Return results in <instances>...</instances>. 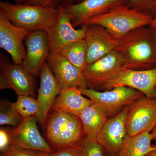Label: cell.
I'll return each mask as SVG.
<instances>
[{
    "label": "cell",
    "instance_id": "obj_1",
    "mask_svg": "<svg viewBox=\"0 0 156 156\" xmlns=\"http://www.w3.org/2000/svg\"><path fill=\"white\" fill-rule=\"evenodd\" d=\"M129 69L146 70L156 67L155 29L150 27L135 29L120 39L115 50Z\"/></svg>",
    "mask_w": 156,
    "mask_h": 156
},
{
    "label": "cell",
    "instance_id": "obj_2",
    "mask_svg": "<svg viewBox=\"0 0 156 156\" xmlns=\"http://www.w3.org/2000/svg\"><path fill=\"white\" fill-rule=\"evenodd\" d=\"M0 10L13 24L28 32L47 31L57 21L58 8L12 4L8 1L0 2Z\"/></svg>",
    "mask_w": 156,
    "mask_h": 156
},
{
    "label": "cell",
    "instance_id": "obj_3",
    "mask_svg": "<svg viewBox=\"0 0 156 156\" xmlns=\"http://www.w3.org/2000/svg\"><path fill=\"white\" fill-rule=\"evenodd\" d=\"M153 19L122 5L104 14L89 18L83 24L101 26L120 39L135 29L150 26Z\"/></svg>",
    "mask_w": 156,
    "mask_h": 156
},
{
    "label": "cell",
    "instance_id": "obj_4",
    "mask_svg": "<svg viewBox=\"0 0 156 156\" xmlns=\"http://www.w3.org/2000/svg\"><path fill=\"white\" fill-rule=\"evenodd\" d=\"M45 129L48 140L57 150L78 146L85 137L80 118L70 113L52 112L48 115Z\"/></svg>",
    "mask_w": 156,
    "mask_h": 156
},
{
    "label": "cell",
    "instance_id": "obj_5",
    "mask_svg": "<svg viewBox=\"0 0 156 156\" xmlns=\"http://www.w3.org/2000/svg\"><path fill=\"white\" fill-rule=\"evenodd\" d=\"M122 86L138 90L149 98H156V67L146 70L123 68L105 83L101 89L109 90Z\"/></svg>",
    "mask_w": 156,
    "mask_h": 156
},
{
    "label": "cell",
    "instance_id": "obj_6",
    "mask_svg": "<svg viewBox=\"0 0 156 156\" xmlns=\"http://www.w3.org/2000/svg\"><path fill=\"white\" fill-rule=\"evenodd\" d=\"M79 89L82 95L89 98L92 103L100 106L108 115L117 111L122 107L131 105L144 95L138 90L123 86L104 92L88 88Z\"/></svg>",
    "mask_w": 156,
    "mask_h": 156
},
{
    "label": "cell",
    "instance_id": "obj_7",
    "mask_svg": "<svg viewBox=\"0 0 156 156\" xmlns=\"http://www.w3.org/2000/svg\"><path fill=\"white\" fill-rule=\"evenodd\" d=\"M87 27V25L83 24L80 28H75L69 13L63 6H60L57 21L46 31L50 43V55L59 54L66 46L85 38Z\"/></svg>",
    "mask_w": 156,
    "mask_h": 156
},
{
    "label": "cell",
    "instance_id": "obj_8",
    "mask_svg": "<svg viewBox=\"0 0 156 156\" xmlns=\"http://www.w3.org/2000/svg\"><path fill=\"white\" fill-rule=\"evenodd\" d=\"M0 89H11L18 95L34 94V76L22 64L11 62L4 54L0 55Z\"/></svg>",
    "mask_w": 156,
    "mask_h": 156
},
{
    "label": "cell",
    "instance_id": "obj_9",
    "mask_svg": "<svg viewBox=\"0 0 156 156\" xmlns=\"http://www.w3.org/2000/svg\"><path fill=\"white\" fill-rule=\"evenodd\" d=\"M123 68H126L125 62L116 50L87 65L83 72L87 88L95 90L101 88L105 83Z\"/></svg>",
    "mask_w": 156,
    "mask_h": 156
},
{
    "label": "cell",
    "instance_id": "obj_10",
    "mask_svg": "<svg viewBox=\"0 0 156 156\" xmlns=\"http://www.w3.org/2000/svg\"><path fill=\"white\" fill-rule=\"evenodd\" d=\"M156 126V98L142 97L129 105L126 121L128 135L151 132Z\"/></svg>",
    "mask_w": 156,
    "mask_h": 156
},
{
    "label": "cell",
    "instance_id": "obj_11",
    "mask_svg": "<svg viewBox=\"0 0 156 156\" xmlns=\"http://www.w3.org/2000/svg\"><path fill=\"white\" fill-rule=\"evenodd\" d=\"M29 32L14 25L0 10V48L11 56L16 64H22L26 55L23 41Z\"/></svg>",
    "mask_w": 156,
    "mask_h": 156
},
{
    "label": "cell",
    "instance_id": "obj_12",
    "mask_svg": "<svg viewBox=\"0 0 156 156\" xmlns=\"http://www.w3.org/2000/svg\"><path fill=\"white\" fill-rule=\"evenodd\" d=\"M24 42L26 55L22 65L34 76L40 73L50 55L48 34L45 31L29 32Z\"/></svg>",
    "mask_w": 156,
    "mask_h": 156
},
{
    "label": "cell",
    "instance_id": "obj_13",
    "mask_svg": "<svg viewBox=\"0 0 156 156\" xmlns=\"http://www.w3.org/2000/svg\"><path fill=\"white\" fill-rule=\"evenodd\" d=\"M36 115L23 119L10 133L11 144L23 148L51 154L54 152L40 134Z\"/></svg>",
    "mask_w": 156,
    "mask_h": 156
},
{
    "label": "cell",
    "instance_id": "obj_14",
    "mask_svg": "<svg viewBox=\"0 0 156 156\" xmlns=\"http://www.w3.org/2000/svg\"><path fill=\"white\" fill-rule=\"evenodd\" d=\"M87 26L84 39L87 43L88 65L115 50L119 44L120 39L117 38L101 26Z\"/></svg>",
    "mask_w": 156,
    "mask_h": 156
},
{
    "label": "cell",
    "instance_id": "obj_15",
    "mask_svg": "<svg viewBox=\"0 0 156 156\" xmlns=\"http://www.w3.org/2000/svg\"><path fill=\"white\" fill-rule=\"evenodd\" d=\"M39 73L40 85L37 99L39 110L36 116L45 129L49 112L62 89L47 62L43 66Z\"/></svg>",
    "mask_w": 156,
    "mask_h": 156
},
{
    "label": "cell",
    "instance_id": "obj_16",
    "mask_svg": "<svg viewBox=\"0 0 156 156\" xmlns=\"http://www.w3.org/2000/svg\"><path fill=\"white\" fill-rule=\"evenodd\" d=\"M129 109V106L108 119L96 137L97 141L109 153L117 154L127 136L126 121Z\"/></svg>",
    "mask_w": 156,
    "mask_h": 156
},
{
    "label": "cell",
    "instance_id": "obj_17",
    "mask_svg": "<svg viewBox=\"0 0 156 156\" xmlns=\"http://www.w3.org/2000/svg\"><path fill=\"white\" fill-rule=\"evenodd\" d=\"M123 3L124 0H85L62 6L69 13L73 25L76 28L89 18L104 14Z\"/></svg>",
    "mask_w": 156,
    "mask_h": 156
},
{
    "label": "cell",
    "instance_id": "obj_18",
    "mask_svg": "<svg viewBox=\"0 0 156 156\" xmlns=\"http://www.w3.org/2000/svg\"><path fill=\"white\" fill-rule=\"evenodd\" d=\"M61 89L87 88L83 71L60 54L50 55L47 61Z\"/></svg>",
    "mask_w": 156,
    "mask_h": 156
},
{
    "label": "cell",
    "instance_id": "obj_19",
    "mask_svg": "<svg viewBox=\"0 0 156 156\" xmlns=\"http://www.w3.org/2000/svg\"><path fill=\"white\" fill-rule=\"evenodd\" d=\"M78 87L63 88L54 101L51 110L73 114L79 116L81 112L92 103L83 96Z\"/></svg>",
    "mask_w": 156,
    "mask_h": 156
},
{
    "label": "cell",
    "instance_id": "obj_20",
    "mask_svg": "<svg viewBox=\"0 0 156 156\" xmlns=\"http://www.w3.org/2000/svg\"><path fill=\"white\" fill-rule=\"evenodd\" d=\"M108 115L106 112L95 104L92 103L83 111L79 117L82 122L87 140L96 139L101 128L106 122Z\"/></svg>",
    "mask_w": 156,
    "mask_h": 156
},
{
    "label": "cell",
    "instance_id": "obj_21",
    "mask_svg": "<svg viewBox=\"0 0 156 156\" xmlns=\"http://www.w3.org/2000/svg\"><path fill=\"white\" fill-rule=\"evenodd\" d=\"M150 132H142L134 136L127 134L116 156H146L154 151Z\"/></svg>",
    "mask_w": 156,
    "mask_h": 156
},
{
    "label": "cell",
    "instance_id": "obj_22",
    "mask_svg": "<svg viewBox=\"0 0 156 156\" xmlns=\"http://www.w3.org/2000/svg\"><path fill=\"white\" fill-rule=\"evenodd\" d=\"M87 46L85 39L66 46L59 54L67 58L74 66L83 71L87 66Z\"/></svg>",
    "mask_w": 156,
    "mask_h": 156
},
{
    "label": "cell",
    "instance_id": "obj_23",
    "mask_svg": "<svg viewBox=\"0 0 156 156\" xmlns=\"http://www.w3.org/2000/svg\"><path fill=\"white\" fill-rule=\"evenodd\" d=\"M13 105L23 119L37 116L38 113L39 105L37 101L30 95H18L17 101Z\"/></svg>",
    "mask_w": 156,
    "mask_h": 156
},
{
    "label": "cell",
    "instance_id": "obj_24",
    "mask_svg": "<svg viewBox=\"0 0 156 156\" xmlns=\"http://www.w3.org/2000/svg\"><path fill=\"white\" fill-rule=\"evenodd\" d=\"M23 120L14 107L13 103L8 101H1L0 105V125L19 126Z\"/></svg>",
    "mask_w": 156,
    "mask_h": 156
},
{
    "label": "cell",
    "instance_id": "obj_25",
    "mask_svg": "<svg viewBox=\"0 0 156 156\" xmlns=\"http://www.w3.org/2000/svg\"><path fill=\"white\" fill-rule=\"evenodd\" d=\"M123 5L153 18L156 17V0H124Z\"/></svg>",
    "mask_w": 156,
    "mask_h": 156
},
{
    "label": "cell",
    "instance_id": "obj_26",
    "mask_svg": "<svg viewBox=\"0 0 156 156\" xmlns=\"http://www.w3.org/2000/svg\"><path fill=\"white\" fill-rule=\"evenodd\" d=\"M78 146L83 156H104L103 147L96 139L89 140L85 137Z\"/></svg>",
    "mask_w": 156,
    "mask_h": 156
},
{
    "label": "cell",
    "instance_id": "obj_27",
    "mask_svg": "<svg viewBox=\"0 0 156 156\" xmlns=\"http://www.w3.org/2000/svg\"><path fill=\"white\" fill-rule=\"evenodd\" d=\"M41 153L37 151L23 148L17 146L10 144L2 152L1 156H39Z\"/></svg>",
    "mask_w": 156,
    "mask_h": 156
},
{
    "label": "cell",
    "instance_id": "obj_28",
    "mask_svg": "<svg viewBox=\"0 0 156 156\" xmlns=\"http://www.w3.org/2000/svg\"><path fill=\"white\" fill-rule=\"evenodd\" d=\"M17 4L58 8L62 5L64 0H14Z\"/></svg>",
    "mask_w": 156,
    "mask_h": 156
},
{
    "label": "cell",
    "instance_id": "obj_29",
    "mask_svg": "<svg viewBox=\"0 0 156 156\" xmlns=\"http://www.w3.org/2000/svg\"><path fill=\"white\" fill-rule=\"evenodd\" d=\"M49 156H83L81 149L78 146L68 147L57 150L50 154Z\"/></svg>",
    "mask_w": 156,
    "mask_h": 156
},
{
    "label": "cell",
    "instance_id": "obj_30",
    "mask_svg": "<svg viewBox=\"0 0 156 156\" xmlns=\"http://www.w3.org/2000/svg\"><path fill=\"white\" fill-rule=\"evenodd\" d=\"M11 144L10 133L5 129L0 130V150L2 152Z\"/></svg>",
    "mask_w": 156,
    "mask_h": 156
},
{
    "label": "cell",
    "instance_id": "obj_31",
    "mask_svg": "<svg viewBox=\"0 0 156 156\" xmlns=\"http://www.w3.org/2000/svg\"><path fill=\"white\" fill-rule=\"evenodd\" d=\"M84 1L85 0H64V3L62 5H70V4H77Z\"/></svg>",
    "mask_w": 156,
    "mask_h": 156
},
{
    "label": "cell",
    "instance_id": "obj_32",
    "mask_svg": "<svg viewBox=\"0 0 156 156\" xmlns=\"http://www.w3.org/2000/svg\"><path fill=\"white\" fill-rule=\"evenodd\" d=\"M151 134L152 136L153 140H156V126L151 132Z\"/></svg>",
    "mask_w": 156,
    "mask_h": 156
},
{
    "label": "cell",
    "instance_id": "obj_33",
    "mask_svg": "<svg viewBox=\"0 0 156 156\" xmlns=\"http://www.w3.org/2000/svg\"><path fill=\"white\" fill-rule=\"evenodd\" d=\"M149 27H150L151 28L156 29V17H155L153 20L152 21V23Z\"/></svg>",
    "mask_w": 156,
    "mask_h": 156
},
{
    "label": "cell",
    "instance_id": "obj_34",
    "mask_svg": "<svg viewBox=\"0 0 156 156\" xmlns=\"http://www.w3.org/2000/svg\"><path fill=\"white\" fill-rule=\"evenodd\" d=\"M147 156H156V151L151 152L149 154H148Z\"/></svg>",
    "mask_w": 156,
    "mask_h": 156
},
{
    "label": "cell",
    "instance_id": "obj_35",
    "mask_svg": "<svg viewBox=\"0 0 156 156\" xmlns=\"http://www.w3.org/2000/svg\"><path fill=\"white\" fill-rule=\"evenodd\" d=\"M49 155H50V154L42 152H41V154H40V156H49Z\"/></svg>",
    "mask_w": 156,
    "mask_h": 156
},
{
    "label": "cell",
    "instance_id": "obj_36",
    "mask_svg": "<svg viewBox=\"0 0 156 156\" xmlns=\"http://www.w3.org/2000/svg\"><path fill=\"white\" fill-rule=\"evenodd\" d=\"M153 147H154V151H156V144L155 145H153Z\"/></svg>",
    "mask_w": 156,
    "mask_h": 156
},
{
    "label": "cell",
    "instance_id": "obj_37",
    "mask_svg": "<svg viewBox=\"0 0 156 156\" xmlns=\"http://www.w3.org/2000/svg\"><path fill=\"white\" fill-rule=\"evenodd\" d=\"M155 91L156 93V87H155Z\"/></svg>",
    "mask_w": 156,
    "mask_h": 156
},
{
    "label": "cell",
    "instance_id": "obj_38",
    "mask_svg": "<svg viewBox=\"0 0 156 156\" xmlns=\"http://www.w3.org/2000/svg\"><path fill=\"white\" fill-rule=\"evenodd\" d=\"M155 36H156V29H155Z\"/></svg>",
    "mask_w": 156,
    "mask_h": 156
},
{
    "label": "cell",
    "instance_id": "obj_39",
    "mask_svg": "<svg viewBox=\"0 0 156 156\" xmlns=\"http://www.w3.org/2000/svg\"></svg>",
    "mask_w": 156,
    "mask_h": 156
}]
</instances>
